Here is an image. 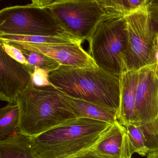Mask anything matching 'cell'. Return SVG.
I'll return each mask as SVG.
<instances>
[{"label": "cell", "instance_id": "cell-19", "mask_svg": "<svg viewBox=\"0 0 158 158\" xmlns=\"http://www.w3.org/2000/svg\"><path fill=\"white\" fill-rule=\"evenodd\" d=\"M21 51L29 65L50 72L59 68L60 65L53 59L35 51L18 48Z\"/></svg>", "mask_w": 158, "mask_h": 158}, {"label": "cell", "instance_id": "cell-10", "mask_svg": "<svg viewBox=\"0 0 158 158\" xmlns=\"http://www.w3.org/2000/svg\"><path fill=\"white\" fill-rule=\"evenodd\" d=\"M5 43H9L17 48L35 51L45 54L60 65L83 68L98 67L89 53L82 48L81 42L50 44L12 41Z\"/></svg>", "mask_w": 158, "mask_h": 158}, {"label": "cell", "instance_id": "cell-21", "mask_svg": "<svg viewBox=\"0 0 158 158\" xmlns=\"http://www.w3.org/2000/svg\"><path fill=\"white\" fill-rule=\"evenodd\" d=\"M49 72L35 67L32 75V81L33 85L36 87H41L51 85L48 80Z\"/></svg>", "mask_w": 158, "mask_h": 158}, {"label": "cell", "instance_id": "cell-2", "mask_svg": "<svg viewBox=\"0 0 158 158\" xmlns=\"http://www.w3.org/2000/svg\"><path fill=\"white\" fill-rule=\"evenodd\" d=\"M16 102L20 113L19 133L28 137L77 119L63 93L51 85L36 87L31 81Z\"/></svg>", "mask_w": 158, "mask_h": 158}, {"label": "cell", "instance_id": "cell-14", "mask_svg": "<svg viewBox=\"0 0 158 158\" xmlns=\"http://www.w3.org/2000/svg\"><path fill=\"white\" fill-rule=\"evenodd\" d=\"M0 158H37L33 155L28 137L15 134L0 141Z\"/></svg>", "mask_w": 158, "mask_h": 158}, {"label": "cell", "instance_id": "cell-22", "mask_svg": "<svg viewBox=\"0 0 158 158\" xmlns=\"http://www.w3.org/2000/svg\"><path fill=\"white\" fill-rule=\"evenodd\" d=\"M0 46L2 47L6 53L14 60L23 64L29 65L24 56L19 49L10 45L9 43L2 41H0Z\"/></svg>", "mask_w": 158, "mask_h": 158}, {"label": "cell", "instance_id": "cell-16", "mask_svg": "<svg viewBox=\"0 0 158 158\" xmlns=\"http://www.w3.org/2000/svg\"><path fill=\"white\" fill-rule=\"evenodd\" d=\"M20 113L16 103H9L0 110V141L6 139L19 131Z\"/></svg>", "mask_w": 158, "mask_h": 158}, {"label": "cell", "instance_id": "cell-6", "mask_svg": "<svg viewBox=\"0 0 158 158\" xmlns=\"http://www.w3.org/2000/svg\"><path fill=\"white\" fill-rule=\"evenodd\" d=\"M0 34L47 37L70 36L65 33L48 8L32 3L7 7L0 11Z\"/></svg>", "mask_w": 158, "mask_h": 158}, {"label": "cell", "instance_id": "cell-26", "mask_svg": "<svg viewBox=\"0 0 158 158\" xmlns=\"http://www.w3.org/2000/svg\"><path fill=\"white\" fill-rule=\"evenodd\" d=\"M156 1H157V0H156ZM157 3H158V1H157Z\"/></svg>", "mask_w": 158, "mask_h": 158}, {"label": "cell", "instance_id": "cell-20", "mask_svg": "<svg viewBox=\"0 0 158 158\" xmlns=\"http://www.w3.org/2000/svg\"><path fill=\"white\" fill-rule=\"evenodd\" d=\"M150 152L158 151V115L153 121L140 126Z\"/></svg>", "mask_w": 158, "mask_h": 158}, {"label": "cell", "instance_id": "cell-15", "mask_svg": "<svg viewBox=\"0 0 158 158\" xmlns=\"http://www.w3.org/2000/svg\"><path fill=\"white\" fill-rule=\"evenodd\" d=\"M106 19L124 18L148 5L150 0H100Z\"/></svg>", "mask_w": 158, "mask_h": 158}, {"label": "cell", "instance_id": "cell-13", "mask_svg": "<svg viewBox=\"0 0 158 158\" xmlns=\"http://www.w3.org/2000/svg\"><path fill=\"white\" fill-rule=\"evenodd\" d=\"M63 95L77 118H87L114 124L117 121V112L99 105L73 98Z\"/></svg>", "mask_w": 158, "mask_h": 158}, {"label": "cell", "instance_id": "cell-3", "mask_svg": "<svg viewBox=\"0 0 158 158\" xmlns=\"http://www.w3.org/2000/svg\"><path fill=\"white\" fill-rule=\"evenodd\" d=\"M112 125L87 118H77L29 137L37 158H70L91 149Z\"/></svg>", "mask_w": 158, "mask_h": 158}, {"label": "cell", "instance_id": "cell-25", "mask_svg": "<svg viewBox=\"0 0 158 158\" xmlns=\"http://www.w3.org/2000/svg\"><path fill=\"white\" fill-rule=\"evenodd\" d=\"M157 62L158 63V44H157Z\"/></svg>", "mask_w": 158, "mask_h": 158}, {"label": "cell", "instance_id": "cell-11", "mask_svg": "<svg viewBox=\"0 0 158 158\" xmlns=\"http://www.w3.org/2000/svg\"><path fill=\"white\" fill-rule=\"evenodd\" d=\"M103 158H132L126 128L118 121L89 150Z\"/></svg>", "mask_w": 158, "mask_h": 158}, {"label": "cell", "instance_id": "cell-24", "mask_svg": "<svg viewBox=\"0 0 158 158\" xmlns=\"http://www.w3.org/2000/svg\"><path fill=\"white\" fill-rule=\"evenodd\" d=\"M146 158H158V151L149 152Z\"/></svg>", "mask_w": 158, "mask_h": 158}, {"label": "cell", "instance_id": "cell-9", "mask_svg": "<svg viewBox=\"0 0 158 158\" xmlns=\"http://www.w3.org/2000/svg\"><path fill=\"white\" fill-rule=\"evenodd\" d=\"M139 126L150 123L158 115V63L139 70L136 92Z\"/></svg>", "mask_w": 158, "mask_h": 158}, {"label": "cell", "instance_id": "cell-23", "mask_svg": "<svg viewBox=\"0 0 158 158\" xmlns=\"http://www.w3.org/2000/svg\"><path fill=\"white\" fill-rule=\"evenodd\" d=\"M70 158H103L100 156L96 155L95 153L90 151V150L87 151L80 154H77L73 157Z\"/></svg>", "mask_w": 158, "mask_h": 158}, {"label": "cell", "instance_id": "cell-1", "mask_svg": "<svg viewBox=\"0 0 158 158\" xmlns=\"http://www.w3.org/2000/svg\"><path fill=\"white\" fill-rule=\"evenodd\" d=\"M51 85L73 98L85 101L118 113L120 77L99 67L77 68L60 65L49 73Z\"/></svg>", "mask_w": 158, "mask_h": 158}, {"label": "cell", "instance_id": "cell-7", "mask_svg": "<svg viewBox=\"0 0 158 158\" xmlns=\"http://www.w3.org/2000/svg\"><path fill=\"white\" fill-rule=\"evenodd\" d=\"M69 35L88 41L99 24L106 18L97 0H52L47 7Z\"/></svg>", "mask_w": 158, "mask_h": 158}, {"label": "cell", "instance_id": "cell-18", "mask_svg": "<svg viewBox=\"0 0 158 158\" xmlns=\"http://www.w3.org/2000/svg\"><path fill=\"white\" fill-rule=\"evenodd\" d=\"M125 127L126 128L131 154L133 155L134 153H137L141 156H147L149 151L140 126L127 124Z\"/></svg>", "mask_w": 158, "mask_h": 158}, {"label": "cell", "instance_id": "cell-8", "mask_svg": "<svg viewBox=\"0 0 158 158\" xmlns=\"http://www.w3.org/2000/svg\"><path fill=\"white\" fill-rule=\"evenodd\" d=\"M35 67L23 64L0 49V99L16 103L17 97L32 81Z\"/></svg>", "mask_w": 158, "mask_h": 158}, {"label": "cell", "instance_id": "cell-17", "mask_svg": "<svg viewBox=\"0 0 158 158\" xmlns=\"http://www.w3.org/2000/svg\"><path fill=\"white\" fill-rule=\"evenodd\" d=\"M0 41L4 42H21L33 44H68L82 41L71 36L47 37L41 36H23L0 34Z\"/></svg>", "mask_w": 158, "mask_h": 158}, {"label": "cell", "instance_id": "cell-5", "mask_svg": "<svg viewBox=\"0 0 158 158\" xmlns=\"http://www.w3.org/2000/svg\"><path fill=\"white\" fill-rule=\"evenodd\" d=\"M89 54L99 68L120 76L128 49L125 18L102 20L88 40Z\"/></svg>", "mask_w": 158, "mask_h": 158}, {"label": "cell", "instance_id": "cell-4", "mask_svg": "<svg viewBox=\"0 0 158 158\" xmlns=\"http://www.w3.org/2000/svg\"><path fill=\"white\" fill-rule=\"evenodd\" d=\"M124 18L128 44L124 72L139 71L158 63V4L156 0H152L148 5Z\"/></svg>", "mask_w": 158, "mask_h": 158}, {"label": "cell", "instance_id": "cell-12", "mask_svg": "<svg viewBox=\"0 0 158 158\" xmlns=\"http://www.w3.org/2000/svg\"><path fill=\"white\" fill-rule=\"evenodd\" d=\"M139 71H127L120 76V100L117 121L124 126L133 124L139 126L136 110V92Z\"/></svg>", "mask_w": 158, "mask_h": 158}]
</instances>
